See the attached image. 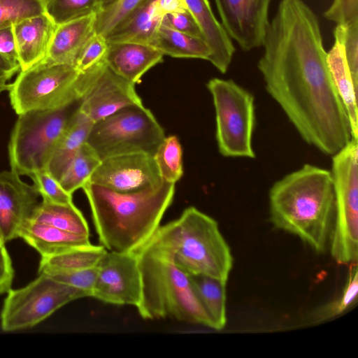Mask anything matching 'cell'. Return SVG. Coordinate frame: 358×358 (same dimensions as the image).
Wrapping results in <instances>:
<instances>
[{
	"mask_svg": "<svg viewBox=\"0 0 358 358\" xmlns=\"http://www.w3.org/2000/svg\"><path fill=\"white\" fill-rule=\"evenodd\" d=\"M87 181L126 193L155 187L164 180L153 155L132 153L102 159Z\"/></svg>",
	"mask_w": 358,
	"mask_h": 358,
	"instance_id": "13",
	"label": "cell"
},
{
	"mask_svg": "<svg viewBox=\"0 0 358 358\" xmlns=\"http://www.w3.org/2000/svg\"><path fill=\"white\" fill-rule=\"evenodd\" d=\"M107 251L103 245L90 244L59 254L43 257L40 261L38 273L94 268L98 266Z\"/></svg>",
	"mask_w": 358,
	"mask_h": 358,
	"instance_id": "27",
	"label": "cell"
},
{
	"mask_svg": "<svg viewBox=\"0 0 358 358\" xmlns=\"http://www.w3.org/2000/svg\"><path fill=\"white\" fill-rule=\"evenodd\" d=\"M162 18L157 0H151L113 29L106 41L108 44L132 42L150 45Z\"/></svg>",
	"mask_w": 358,
	"mask_h": 358,
	"instance_id": "23",
	"label": "cell"
},
{
	"mask_svg": "<svg viewBox=\"0 0 358 358\" xmlns=\"http://www.w3.org/2000/svg\"><path fill=\"white\" fill-rule=\"evenodd\" d=\"M343 26L345 58L353 83L358 88V22Z\"/></svg>",
	"mask_w": 358,
	"mask_h": 358,
	"instance_id": "39",
	"label": "cell"
},
{
	"mask_svg": "<svg viewBox=\"0 0 358 358\" xmlns=\"http://www.w3.org/2000/svg\"><path fill=\"white\" fill-rule=\"evenodd\" d=\"M108 49L106 38L94 33L82 50L75 64L80 71H85L102 61Z\"/></svg>",
	"mask_w": 358,
	"mask_h": 358,
	"instance_id": "37",
	"label": "cell"
},
{
	"mask_svg": "<svg viewBox=\"0 0 358 358\" xmlns=\"http://www.w3.org/2000/svg\"><path fill=\"white\" fill-rule=\"evenodd\" d=\"M89 237L31 220L24 224L20 233V238L34 248L41 257L88 245L91 244Z\"/></svg>",
	"mask_w": 358,
	"mask_h": 358,
	"instance_id": "22",
	"label": "cell"
},
{
	"mask_svg": "<svg viewBox=\"0 0 358 358\" xmlns=\"http://www.w3.org/2000/svg\"><path fill=\"white\" fill-rule=\"evenodd\" d=\"M97 268L92 297L113 305H138L141 279L134 252L107 251Z\"/></svg>",
	"mask_w": 358,
	"mask_h": 358,
	"instance_id": "12",
	"label": "cell"
},
{
	"mask_svg": "<svg viewBox=\"0 0 358 358\" xmlns=\"http://www.w3.org/2000/svg\"><path fill=\"white\" fill-rule=\"evenodd\" d=\"M163 57L150 45L119 42L108 44L103 59L112 71L136 85L148 71L163 61Z\"/></svg>",
	"mask_w": 358,
	"mask_h": 358,
	"instance_id": "18",
	"label": "cell"
},
{
	"mask_svg": "<svg viewBox=\"0 0 358 358\" xmlns=\"http://www.w3.org/2000/svg\"><path fill=\"white\" fill-rule=\"evenodd\" d=\"M185 3L211 50L209 62L225 73L235 52L231 38L215 17L208 0H185Z\"/></svg>",
	"mask_w": 358,
	"mask_h": 358,
	"instance_id": "19",
	"label": "cell"
},
{
	"mask_svg": "<svg viewBox=\"0 0 358 358\" xmlns=\"http://www.w3.org/2000/svg\"><path fill=\"white\" fill-rule=\"evenodd\" d=\"M98 273L97 266L76 271H60L44 273L55 280L74 287L85 292L87 297L92 294Z\"/></svg>",
	"mask_w": 358,
	"mask_h": 358,
	"instance_id": "36",
	"label": "cell"
},
{
	"mask_svg": "<svg viewBox=\"0 0 358 358\" xmlns=\"http://www.w3.org/2000/svg\"><path fill=\"white\" fill-rule=\"evenodd\" d=\"M262 46L257 68L267 92L306 143L333 156L352 136L317 16L303 0H281Z\"/></svg>",
	"mask_w": 358,
	"mask_h": 358,
	"instance_id": "1",
	"label": "cell"
},
{
	"mask_svg": "<svg viewBox=\"0 0 358 358\" xmlns=\"http://www.w3.org/2000/svg\"><path fill=\"white\" fill-rule=\"evenodd\" d=\"M82 189L100 243L117 252H133L149 241L175 194V184L165 181L134 192H118L89 181Z\"/></svg>",
	"mask_w": 358,
	"mask_h": 358,
	"instance_id": "2",
	"label": "cell"
},
{
	"mask_svg": "<svg viewBox=\"0 0 358 358\" xmlns=\"http://www.w3.org/2000/svg\"><path fill=\"white\" fill-rule=\"evenodd\" d=\"M117 0H97L99 10L105 9L115 3ZM98 10V11H99Z\"/></svg>",
	"mask_w": 358,
	"mask_h": 358,
	"instance_id": "45",
	"label": "cell"
},
{
	"mask_svg": "<svg viewBox=\"0 0 358 358\" xmlns=\"http://www.w3.org/2000/svg\"><path fill=\"white\" fill-rule=\"evenodd\" d=\"M94 122L80 110L77 113L57 143L46 171L60 181L71 162L89 136Z\"/></svg>",
	"mask_w": 358,
	"mask_h": 358,
	"instance_id": "24",
	"label": "cell"
},
{
	"mask_svg": "<svg viewBox=\"0 0 358 358\" xmlns=\"http://www.w3.org/2000/svg\"><path fill=\"white\" fill-rule=\"evenodd\" d=\"M11 26L20 71L30 68L47 57L57 24L46 12Z\"/></svg>",
	"mask_w": 358,
	"mask_h": 358,
	"instance_id": "17",
	"label": "cell"
},
{
	"mask_svg": "<svg viewBox=\"0 0 358 358\" xmlns=\"http://www.w3.org/2000/svg\"><path fill=\"white\" fill-rule=\"evenodd\" d=\"M5 245V243H3L2 238H1V237L0 236V245Z\"/></svg>",
	"mask_w": 358,
	"mask_h": 358,
	"instance_id": "47",
	"label": "cell"
},
{
	"mask_svg": "<svg viewBox=\"0 0 358 358\" xmlns=\"http://www.w3.org/2000/svg\"><path fill=\"white\" fill-rule=\"evenodd\" d=\"M133 252L141 273V297L136 308L142 318L170 317L213 329L189 275L174 264L166 250L150 239Z\"/></svg>",
	"mask_w": 358,
	"mask_h": 358,
	"instance_id": "4",
	"label": "cell"
},
{
	"mask_svg": "<svg viewBox=\"0 0 358 358\" xmlns=\"http://www.w3.org/2000/svg\"><path fill=\"white\" fill-rule=\"evenodd\" d=\"M350 265L348 276L341 295L336 300L316 310L312 317L313 322H320L337 317L356 303L358 293V266L357 263Z\"/></svg>",
	"mask_w": 358,
	"mask_h": 358,
	"instance_id": "32",
	"label": "cell"
},
{
	"mask_svg": "<svg viewBox=\"0 0 358 358\" xmlns=\"http://www.w3.org/2000/svg\"><path fill=\"white\" fill-rule=\"evenodd\" d=\"M324 17L337 25L358 22V0H334Z\"/></svg>",
	"mask_w": 358,
	"mask_h": 358,
	"instance_id": "38",
	"label": "cell"
},
{
	"mask_svg": "<svg viewBox=\"0 0 358 358\" xmlns=\"http://www.w3.org/2000/svg\"><path fill=\"white\" fill-rule=\"evenodd\" d=\"M96 13L57 25L46 59L74 65L87 41L94 34Z\"/></svg>",
	"mask_w": 358,
	"mask_h": 358,
	"instance_id": "21",
	"label": "cell"
},
{
	"mask_svg": "<svg viewBox=\"0 0 358 358\" xmlns=\"http://www.w3.org/2000/svg\"><path fill=\"white\" fill-rule=\"evenodd\" d=\"M157 6L163 16L187 9L185 0H157Z\"/></svg>",
	"mask_w": 358,
	"mask_h": 358,
	"instance_id": "43",
	"label": "cell"
},
{
	"mask_svg": "<svg viewBox=\"0 0 358 358\" xmlns=\"http://www.w3.org/2000/svg\"><path fill=\"white\" fill-rule=\"evenodd\" d=\"M103 59L80 72L74 65L52 63L45 58L20 71L9 91L10 105L22 114L55 109L81 99L97 76Z\"/></svg>",
	"mask_w": 358,
	"mask_h": 358,
	"instance_id": "6",
	"label": "cell"
},
{
	"mask_svg": "<svg viewBox=\"0 0 358 358\" xmlns=\"http://www.w3.org/2000/svg\"><path fill=\"white\" fill-rule=\"evenodd\" d=\"M343 34L344 26L338 24L334 31V43L331 50L327 52V60L336 89L348 117L352 139L357 140L358 88L353 83L347 64L343 43Z\"/></svg>",
	"mask_w": 358,
	"mask_h": 358,
	"instance_id": "20",
	"label": "cell"
},
{
	"mask_svg": "<svg viewBox=\"0 0 358 358\" xmlns=\"http://www.w3.org/2000/svg\"><path fill=\"white\" fill-rule=\"evenodd\" d=\"M101 161L94 150L85 142L60 180L61 187L70 194L82 188Z\"/></svg>",
	"mask_w": 358,
	"mask_h": 358,
	"instance_id": "29",
	"label": "cell"
},
{
	"mask_svg": "<svg viewBox=\"0 0 358 358\" xmlns=\"http://www.w3.org/2000/svg\"><path fill=\"white\" fill-rule=\"evenodd\" d=\"M20 176L12 170L0 172V236L5 244L20 238L40 203L35 185Z\"/></svg>",
	"mask_w": 358,
	"mask_h": 358,
	"instance_id": "15",
	"label": "cell"
},
{
	"mask_svg": "<svg viewBox=\"0 0 358 358\" xmlns=\"http://www.w3.org/2000/svg\"><path fill=\"white\" fill-rule=\"evenodd\" d=\"M14 278V269L10 257L5 245H0V295L10 289Z\"/></svg>",
	"mask_w": 358,
	"mask_h": 358,
	"instance_id": "41",
	"label": "cell"
},
{
	"mask_svg": "<svg viewBox=\"0 0 358 358\" xmlns=\"http://www.w3.org/2000/svg\"><path fill=\"white\" fill-rule=\"evenodd\" d=\"M38 273L26 286L7 292L1 312V327L4 331L34 327L64 305L87 297L80 289Z\"/></svg>",
	"mask_w": 358,
	"mask_h": 358,
	"instance_id": "11",
	"label": "cell"
},
{
	"mask_svg": "<svg viewBox=\"0 0 358 358\" xmlns=\"http://www.w3.org/2000/svg\"><path fill=\"white\" fill-rule=\"evenodd\" d=\"M142 104L135 84L112 71L103 59L97 76L83 99L80 110L94 122L124 107Z\"/></svg>",
	"mask_w": 358,
	"mask_h": 358,
	"instance_id": "16",
	"label": "cell"
},
{
	"mask_svg": "<svg viewBox=\"0 0 358 358\" xmlns=\"http://www.w3.org/2000/svg\"><path fill=\"white\" fill-rule=\"evenodd\" d=\"M162 24L178 31L204 40L199 25L187 9L164 15Z\"/></svg>",
	"mask_w": 358,
	"mask_h": 358,
	"instance_id": "40",
	"label": "cell"
},
{
	"mask_svg": "<svg viewBox=\"0 0 358 358\" xmlns=\"http://www.w3.org/2000/svg\"><path fill=\"white\" fill-rule=\"evenodd\" d=\"M271 0H215L222 25L243 51L262 46Z\"/></svg>",
	"mask_w": 358,
	"mask_h": 358,
	"instance_id": "14",
	"label": "cell"
},
{
	"mask_svg": "<svg viewBox=\"0 0 358 358\" xmlns=\"http://www.w3.org/2000/svg\"><path fill=\"white\" fill-rule=\"evenodd\" d=\"M268 205L275 228L299 237L316 252L325 251L335 210L330 171L304 164L273 185Z\"/></svg>",
	"mask_w": 358,
	"mask_h": 358,
	"instance_id": "3",
	"label": "cell"
},
{
	"mask_svg": "<svg viewBox=\"0 0 358 358\" xmlns=\"http://www.w3.org/2000/svg\"><path fill=\"white\" fill-rule=\"evenodd\" d=\"M193 289L209 317L213 329L221 330L227 324V282L201 274L189 275Z\"/></svg>",
	"mask_w": 358,
	"mask_h": 358,
	"instance_id": "26",
	"label": "cell"
},
{
	"mask_svg": "<svg viewBox=\"0 0 358 358\" xmlns=\"http://www.w3.org/2000/svg\"><path fill=\"white\" fill-rule=\"evenodd\" d=\"M30 220L73 234L90 236L87 222L73 203L57 204L42 200Z\"/></svg>",
	"mask_w": 358,
	"mask_h": 358,
	"instance_id": "28",
	"label": "cell"
},
{
	"mask_svg": "<svg viewBox=\"0 0 358 358\" xmlns=\"http://www.w3.org/2000/svg\"><path fill=\"white\" fill-rule=\"evenodd\" d=\"M98 10L97 0H48L45 12L58 25Z\"/></svg>",
	"mask_w": 358,
	"mask_h": 358,
	"instance_id": "33",
	"label": "cell"
},
{
	"mask_svg": "<svg viewBox=\"0 0 358 358\" xmlns=\"http://www.w3.org/2000/svg\"><path fill=\"white\" fill-rule=\"evenodd\" d=\"M48 0H0V28L45 12Z\"/></svg>",
	"mask_w": 358,
	"mask_h": 358,
	"instance_id": "34",
	"label": "cell"
},
{
	"mask_svg": "<svg viewBox=\"0 0 358 358\" xmlns=\"http://www.w3.org/2000/svg\"><path fill=\"white\" fill-rule=\"evenodd\" d=\"M335 210L330 252L341 264L357 262L358 257V143L352 139L332 156Z\"/></svg>",
	"mask_w": 358,
	"mask_h": 358,
	"instance_id": "9",
	"label": "cell"
},
{
	"mask_svg": "<svg viewBox=\"0 0 358 358\" xmlns=\"http://www.w3.org/2000/svg\"><path fill=\"white\" fill-rule=\"evenodd\" d=\"M150 240L187 274L227 281L233 266L230 248L217 221L196 208L188 207L177 219L160 225Z\"/></svg>",
	"mask_w": 358,
	"mask_h": 358,
	"instance_id": "5",
	"label": "cell"
},
{
	"mask_svg": "<svg viewBox=\"0 0 358 358\" xmlns=\"http://www.w3.org/2000/svg\"><path fill=\"white\" fill-rule=\"evenodd\" d=\"M206 87L213 100L220 153L226 157L255 158L252 138L255 115L252 94L232 80L214 78Z\"/></svg>",
	"mask_w": 358,
	"mask_h": 358,
	"instance_id": "10",
	"label": "cell"
},
{
	"mask_svg": "<svg viewBox=\"0 0 358 358\" xmlns=\"http://www.w3.org/2000/svg\"><path fill=\"white\" fill-rule=\"evenodd\" d=\"M83 99L58 108L18 115L8 143L12 171L31 178L46 170L57 143L79 112Z\"/></svg>",
	"mask_w": 358,
	"mask_h": 358,
	"instance_id": "7",
	"label": "cell"
},
{
	"mask_svg": "<svg viewBox=\"0 0 358 358\" xmlns=\"http://www.w3.org/2000/svg\"><path fill=\"white\" fill-rule=\"evenodd\" d=\"M8 80L0 78V94L4 91H8L10 88L11 83H8Z\"/></svg>",
	"mask_w": 358,
	"mask_h": 358,
	"instance_id": "46",
	"label": "cell"
},
{
	"mask_svg": "<svg viewBox=\"0 0 358 358\" xmlns=\"http://www.w3.org/2000/svg\"><path fill=\"white\" fill-rule=\"evenodd\" d=\"M31 178L43 201L64 205L73 203L72 194L66 192L46 170L35 173Z\"/></svg>",
	"mask_w": 358,
	"mask_h": 358,
	"instance_id": "35",
	"label": "cell"
},
{
	"mask_svg": "<svg viewBox=\"0 0 358 358\" xmlns=\"http://www.w3.org/2000/svg\"><path fill=\"white\" fill-rule=\"evenodd\" d=\"M19 70L20 67L18 63L13 62L0 53V78L9 80Z\"/></svg>",
	"mask_w": 358,
	"mask_h": 358,
	"instance_id": "44",
	"label": "cell"
},
{
	"mask_svg": "<svg viewBox=\"0 0 358 358\" xmlns=\"http://www.w3.org/2000/svg\"><path fill=\"white\" fill-rule=\"evenodd\" d=\"M154 158L164 181L176 184L181 178L183 175L182 150L176 136L165 137Z\"/></svg>",
	"mask_w": 358,
	"mask_h": 358,
	"instance_id": "30",
	"label": "cell"
},
{
	"mask_svg": "<svg viewBox=\"0 0 358 358\" xmlns=\"http://www.w3.org/2000/svg\"><path fill=\"white\" fill-rule=\"evenodd\" d=\"M150 45L164 55L173 57L197 58L209 62L211 57V50L203 39L183 34L162 24L157 29Z\"/></svg>",
	"mask_w": 358,
	"mask_h": 358,
	"instance_id": "25",
	"label": "cell"
},
{
	"mask_svg": "<svg viewBox=\"0 0 358 358\" xmlns=\"http://www.w3.org/2000/svg\"><path fill=\"white\" fill-rule=\"evenodd\" d=\"M165 137L149 109L131 105L94 122L86 143L102 160L132 153L154 156Z\"/></svg>",
	"mask_w": 358,
	"mask_h": 358,
	"instance_id": "8",
	"label": "cell"
},
{
	"mask_svg": "<svg viewBox=\"0 0 358 358\" xmlns=\"http://www.w3.org/2000/svg\"><path fill=\"white\" fill-rule=\"evenodd\" d=\"M151 0H117L109 7L96 13L95 33L104 38L129 17Z\"/></svg>",
	"mask_w": 358,
	"mask_h": 358,
	"instance_id": "31",
	"label": "cell"
},
{
	"mask_svg": "<svg viewBox=\"0 0 358 358\" xmlns=\"http://www.w3.org/2000/svg\"><path fill=\"white\" fill-rule=\"evenodd\" d=\"M11 25L0 28V53L18 63Z\"/></svg>",
	"mask_w": 358,
	"mask_h": 358,
	"instance_id": "42",
	"label": "cell"
}]
</instances>
